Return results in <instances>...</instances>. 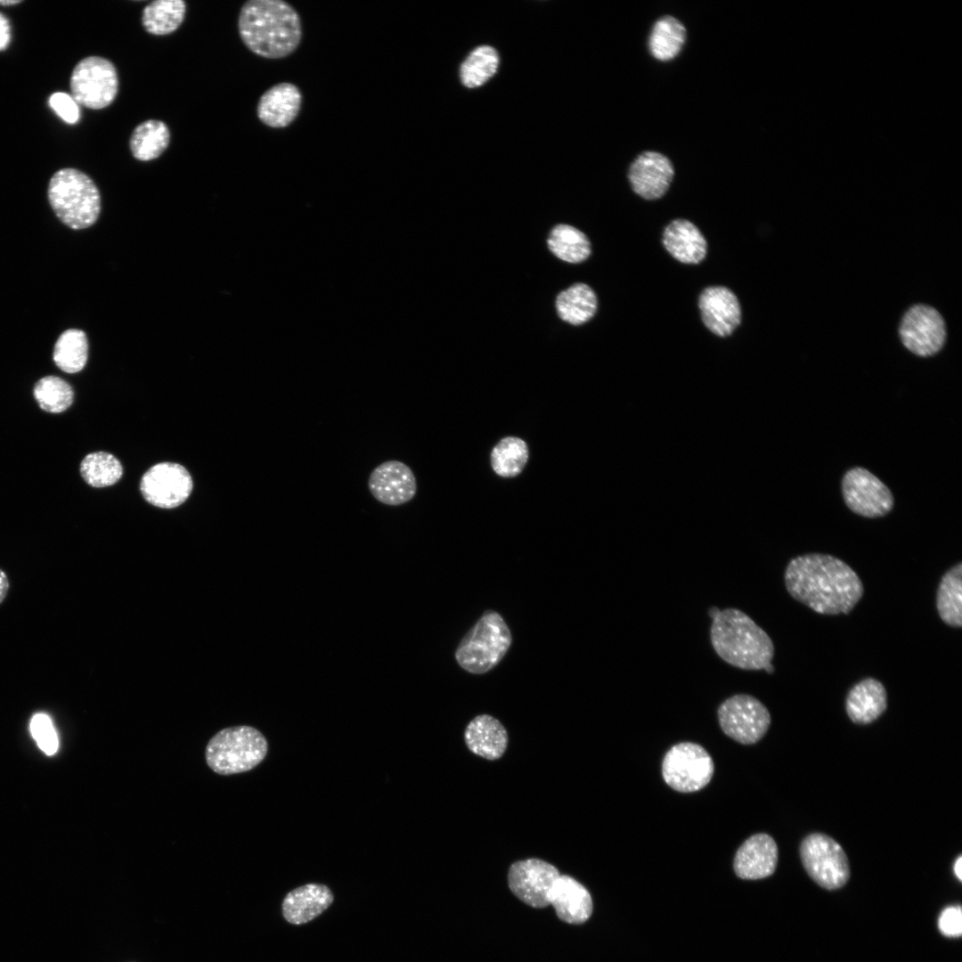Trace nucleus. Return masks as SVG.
<instances>
[{
  "instance_id": "nucleus-1",
  "label": "nucleus",
  "mask_w": 962,
  "mask_h": 962,
  "mask_svg": "<svg viewBox=\"0 0 962 962\" xmlns=\"http://www.w3.org/2000/svg\"><path fill=\"white\" fill-rule=\"evenodd\" d=\"M784 581L795 600L822 615L848 614L864 592L857 573L828 554L809 553L792 558Z\"/></svg>"
},
{
  "instance_id": "nucleus-2",
  "label": "nucleus",
  "mask_w": 962,
  "mask_h": 962,
  "mask_svg": "<svg viewBox=\"0 0 962 962\" xmlns=\"http://www.w3.org/2000/svg\"><path fill=\"white\" fill-rule=\"evenodd\" d=\"M238 31L245 46L265 59L291 55L303 36L298 11L283 0L245 2L238 17Z\"/></svg>"
},
{
  "instance_id": "nucleus-3",
  "label": "nucleus",
  "mask_w": 962,
  "mask_h": 962,
  "mask_svg": "<svg viewBox=\"0 0 962 962\" xmlns=\"http://www.w3.org/2000/svg\"><path fill=\"white\" fill-rule=\"evenodd\" d=\"M710 640L720 658L739 669H764L774 656V645L767 632L738 608H725L713 615Z\"/></svg>"
},
{
  "instance_id": "nucleus-4",
  "label": "nucleus",
  "mask_w": 962,
  "mask_h": 962,
  "mask_svg": "<svg viewBox=\"0 0 962 962\" xmlns=\"http://www.w3.org/2000/svg\"><path fill=\"white\" fill-rule=\"evenodd\" d=\"M47 196L56 216L73 230L92 226L100 216V191L92 178L78 169L56 171L50 179Z\"/></svg>"
},
{
  "instance_id": "nucleus-5",
  "label": "nucleus",
  "mask_w": 962,
  "mask_h": 962,
  "mask_svg": "<svg viewBox=\"0 0 962 962\" xmlns=\"http://www.w3.org/2000/svg\"><path fill=\"white\" fill-rule=\"evenodd\" d=\"M511 642V633L504 619L499 613L487 610L461 640L455 659L463 670L483 674L501 662Z\"/></svg>"
},
{
  "instance_id": "nucleus-6",
  "label": "nucleus",
  "mask_w": 962,
  "mask_h": 962,
  "mask_svg": "<svg viewBox=\"0 0 962 962\" xmlns=\"http://www.w3.org/2000/svg\"><path fill=\"white\" fill-rule=\"evenodd\" d=\"M268 746L263 734L249 726L225 728L208 741L206 762L220 775L245 772L258 765L265 757Z\"/></svg>"
},
{
  "instance_id": "nucleus-7",
  "label": "nucleus",
  "mask_w": 962,
  "mask_h": 962,
  "mask_svg": "<svg viewBox=\"0 0 962 962\" xmlns=\"http://www.w3.org/2000/svg\"><path fill=\"white\" fill-rule=\"evenodd\" d=\"M798 852L805 872L821 888L837 890L849 881L848 857L832 836L821 832L810 833L802 839Z\"/></svg>"
},
{
  "instance_id": "nucleus-8",
  "label": "nucleus",
  "mask_w": 962,
  "mask_h": 962,
  "mask_svg": "<svg viewBox=\"0 0 962 962\" xmlns=\"http://www.w3.org/2000/svg\"><path fill=\"white\" fill-rule=\"evenodd\" d=\"M661 771L663 779L671 788L680 793H692L709 784L714 764L710 754L699 744L681 742L665 753Z\"/></svg>"
},
{
  "instance_id": "nucleus-9",
  "label": "nucleus",
  "mask_w": 962,
  "mask_h": 962,
  "mask_svg": "<svg viewBox=\"0 0 962 962\" xmlns=\"http://www.w3.org/2000/svg\"><path fill=\"white\" fill-rule=\"evenodd\" d=\"M71 96L91 110L110 106L118 92V75L115 65L101 56H87L74 67L70 76Z\"/></svg>"
},
{
  "instance_id": "nucleus-10",
  "label": "nucleus",
  "mask_w": 962,
  "mask_h": 962,
  "mask_svg": "<svg viewBox=\"0 0 962 962\" xmlns=\"http://www.w3.org/2000/svg\"><path fill=\"white\" fill-rule=\"evenodd\" d=\"M717 717L723 733L742 745L760 741L771 723L768 708L748 694L726 698L718 707Z\"/></svg>"
},
{
  "instance_id": "nucleus-11",
  "label": "nucleus",
  "mask_w": 962,
  "mask_h": 962,
  "mask_svg": "<svg viewBox=\"0 0 962 962\" xmlns=\"http://www.w3.org/2000/svg\"><path fill=\"white\" fill-rule=\"evenodd\" d=\"M846 506L855 514L869 518L887 515L893 507L891 490L876 476L862 467L847 470L841 482Z\"/></svg>"
},
{
  "instance_id": "nucleus-12",
  "label": "nucleus",
  "mask_w": 962,
  "mask_h": 962,
  "mask_svg": "<svg viewBox=\"0 0 962 962\" xmlns=\"http://www.w3.org/2000/svg\"><path fill=\"white\" fill-rule=\"evenodd\" d=\"M900 338L914 355L926 357L937 354L946 341V326L941 314L932 306L916 305L903 315Z\"/></svg>"
},
{
  "instance_id": "nucleus-13",
  "label": "nucleus",
  "mask_w": 962,
  "mask_h": 962,
  "mask_svg": "<svg viewBox=\"0 0 962 962\" xmlns=\"http://www.w3.org/2000/svg\"><path fill=\"white\" fill-rule=\"evenodd\" d=\"M192 487L190 473L183 466L174 462H160L152 466L144 473L140 483L144 499L163 509L175 508L183 503Z\"/></svg>"
},
{
  "instance_id": "nucleus-14",
  "label": "nucleus",
  "mask_w": 962,
  "mask_h": 962,
  "mask_svg": "<svg viewBox=\"0 0 962 962\" xmlns=\"http://www.w3.org/2000/svg\"><path fill=\"white\" fill-rule=\"evenodd\" d=\"M560 876L552 864L530 858L513 862L508 871V885L511 893L521 901L533 908L549 905L550 889Z\"/></svg>"
},
{
  "instance_id": "nucleus-15",
  "label": "nucleus",
  "mask_w": 962,
  "mask_h": 962,
  "mask_svg": "<svg viewBox=\"0 0 962 962\" xmlns=\"http://www.w3.org/2000/svg\"><path fill=\"white\" fill-rule=\"evenodd\" d=\"M372 496L388 506L410 501L416 494L417 482L409 466L399 461H387L376 467L368 479Z\"/></svg>"
},
{
  "instance_id": "nucleus-16",
  "label": "nucleus",
  "mask_w": 962,
  "mask_h": 962,
  "mask_svg": "<svg viewBox=\"0 0 962 962\" xmlns=\"http://www.w3.org/2000/svg\"><path fill=\"white\" fill-rule=\"evenodd\" d=\"M674 175L670 159L656 151H644L632 163L628 178L633 192L645 200L661 198Z\"/></svg>"
},
{
  "instance_id": "nucleus-17",
  "label": "nucleus",
  "mask_w": 962,
  "mask_h": 962,
  "mask_svg": "<svg viewBox=\"0 0 962 962\" xmlns=\"http://www.w3.org/2000/svg\"><path fill=\"white\" fill-rule=\"evenodd\" d=\"M778 860L779 848L774 838L767 833H756L737 850L733 868L741 879L758 880L771 876Z\"/></svg>"
},
{
  "instance_id": "nucleus-18",
  "label": "nucleus",
  "mask_w": 962,
  "mask_h": 962,
  "mask_svg": "<svg viewBox=\"0 0 962 962\" xmlns=\"http://www.w3.org/2000/svg\"><path fill=\"white\" fill-rule=\"evenodd\" d=\"M698 307L705 327L714 335L727 337L741 322V307L737 296L728 288L713 286L699 296Z\"/></svg>"
},
{
  "instance_id": "nucleus-19",
  "label": "nucleus",
  "mask_w": 962,
  "mask_h": 962,
  "mask_svg": "<svg viewBox=\"0 0 962 962\" xmlns=\"http://www.w3.org/2000/svg\"><path fill=\"white\" fill-rule=\"evenodd\" d=\"M302 101V93L295 84L278 83L259 97L257 116L268 127L285 128L299 115Z\"/></svg>"
},
{
  "instance_id": "nucleus-20",
  "label": "nucleus",
  "mask_w": 962,
  "mask_h": 962,
  "mask_svg": "<svg viewBox=\"0 0 962 962\" xmlns=\"http://www.w3.org/2000/svg\"><path fill=\"white\" fill-rule=\"evenodd\" d=\"M557 917L568 924L580 925L592 913V900L589 891L574 877L560 875L554 882L549 895Z\"/></svg>"
},
{
  "instance_id": "nucleus-21",
  "label": "nucleus",
  "mask_w": 962,
  "mask_h": 962,
  "mask_svg": "<svg viewBox=\"0 0 962 962\" xmlns=\"http://www.w3.org/2000/svg\"><path fill=\"white\" fill-rule=\"evenodd\" d=\"M464 741L474 754L495 761L504 754L509 737L507 730L499 720L489 714H480L466 726Z\"/></svg>"
},
{
  "instance_id": "nucleus-22",
  "label": "nucleus",
  "mask_w": 962,
  "mask_h": 962,
  "mask_svg": "<svg viewBox=\"0 0 962 962\" xmlns=\"http://www.w3.org/2000/svg\"><path fill=\"white\" fill-rule=\"evenodd\" d=\"M887 708V692L875 678H865L853 685L845 698V712L857 725L876 721Z\"/></svg>"
},
{
  "instance_id": "nucleus-23",
  "label": "nucleus",
  "mask_w": 962,
  "mask_h": 962,
  "mask_svg": "<svg viewBox=\"0 0 962 962\" xmlns=\"http://www.w3.org/2000/svg\"><path fill=\"white\" fill-rule=\"evenodd\" d=\"M333 901L330 888L320 884H307L290 891L282 902V914L293 925L306 924L327 909Z\"/></svg>"
},
{
  "instance_id": "nucleus-24",
  "label": "nucleus",
  "mask_w": 962,
  "mask_h": 962,
  "mask_svg": "<svg viewBox=\"0 0 962 962\" xmlns=\"http://www.w3.org/2000/svg\"><path fill=\"white\" fill-rule=\"evenodd\" d=\"M663 244L665 249L683 264H698L707 251L706 240L699 229L690 221H672L664 230Z\"/></svg>"
},
{
  "instance_id": "nucleus-25",
  "label": "nucleus",
  "mask_w": 962,
  "mask_h": 962,
  "mask_svg": "<svg viewBox=\"0 0 962 962\" xmlns=\"http://www.w3.org/2000/svg\"><path fill=\"white\" fill-rule=\"evenodd\" d=\"M170 131L167 125L159 119H148L137 125L129 139L133 157L140 161L159 158L168 147Z\"/></svg>"
},
{
  "instance_id": "nucleus-26",
  "label": "nucleus",
  "mask_w": 962,
  "mask_h": 962,
  "mask_svg": "<svg viewBox=\"0 0 962 962\" xmlns=\"http://www.w3.org/2000/svg\"><path fill=\"white\" fill-rule=\"evenodd\" d=\"M598 299L591 288L584 283H576L561 291L556 299L558 316L565 322L580 325L593 317L597 311Z\"/></svg>"
},
{
  "instance_id": "nucleus-27",
  "label": "nucleus",
  "mask_w": 962,
  "mask_h": 962,
  "mask_svg": "<svg viewBox=\"0 0 962 962\" xmlns=\"http://www.w3.org/2000/svg\"><path fill=\"white\" fill-rule=\"evenodd\" d=\"M936 608L943 623L962 625V563L950 568L942 577L936 594Z\"/></svg>"
},
{
  "instance_id": "nucleus-28",
  "label": "nucleus",
  "mask_w": 962,
  "mask_h": 962,
  "mask_svg": "<svg viewBox=\"0 0 962 962\" xmlns=\"http://www.w3.org/2000/svg\"><path fill=\"white\" fill-rule=\"evenodd\" d=\"M185 12L186 4L183 0H155L143 8L142 25L151 35H168L181 26Z\"/></svg>"
},
{
  "instance_id": "nucleus-29",
  "label": "nucleus",
  "mask_w": 962,
  "mask_h": 962,
  "mask_svg": "<svg viewBox=\"0 0 962 962\" xmlns=\"http://www.w3.org/2000/svg\"><path fill=\"white\" fill-rule=\"evenodd\" d=\"M686 39V29L673 16H664L657 20L650 32L648 49L653 57L661 61H667L676 57Z\"/></svg>"
},
{
  "instance_id": "nucleus-30",
  "label": "nucleus",
  "mask_w": 962,
  "mask_h": 962,
  "mask_svg": "<svg viewBox=\"0 0 962 962\" xmlns=\"http://www.w3.org/2000/svg\"><path fill=\"white\" fill-rule=\"evenodd\" d=\"M547 242L556 257L568 263H581L591 255L590 240L583 232L571 225H556L550 231Z\"/></svg>"
},
{
  "instance_id": "nucleus-31",
  "label": "nucleus",
  "mask_w": 962,
  "mask_h": 962,
  "mask_svg": "<svg viewBox=\"0 0 962 962\" xmlns=\"http://www.w3.org/2000/svg\"><path fill=\"white\" fill-rule=\"evenodd\" d=\"M88 341L86 333L78 329H69L57 339L53 358L61 371L67 373L80 371L87 362Z\"/></svg>"
},
{
  "instance_id": "nucleus-32",
  "label": "nucleus",
  "mask_w": 962,
  "mask_h": 962,
  "mask_svg": "<svg viewBox=\"0 0 962 962\" xmlns=\"http://www.w3.org/2000/svg\"><path fill=\"white\" fill-rule=\"evenodd\" d=\"M526 443L517 436H506L501 439L491 452V466L501 477H514L519 475L528 461Z\"/></svg>"
},
{
  "instance_id": "nucleus-33",
  "label": "nucleus",
  "mask_w": 962,
  "mask_h": 962,
  "mask_svg": "<svg viewBox=\"0 0 962 962\" xmlns=\"http://www.w3.org/2000/svg\"><path fill=\"white\" fill-rule=\"evenodd\" d=\"M83 479L93 487H105L116 484L122 477L123 468L119 461L106 452L87 454L80 463Z\"/></svg>"
},
{
  "instance_id": "nucleus-34",
  "label": "nucleus",
  "mask_w": 962,
  "mask_h": 962,
  "mask_svg": "<svg viewBox=\"0 0 962 962\" xmlns=\"http://www.w3.org/2000/svg\"><path fill=\"white\" fill-rule=\"evenodd\" d=\"M499 56L494 48L482 45L473 50L461 67V78L467 87H477L497 71Z\"/></svg>"
},
{
  "instance_id": "nucleus-35",
  "label": "nucleus",
  "mask_w": 962,
  "mask_h": 962,
  "mask_svg": "<svg viewBox=\"0 0 962 962\" xmlns=\"http://www.w3.org/2000/svg\"><path fill=\"white\" fill-rule=\"evenodd\" d=\"M34 396L40 408L51 413L66 411L73 403L74 392L71 386L57 376H45L34 387Z\"/></svg>"
},
{
  "instance_id": "nucleus-36",
  "label": "nucleus",
  "mask_w": 962,
  "mask_h": 962,
  "mask_svg": "<svg viewBox=\"0 0 962 962\" xmlns=\"http://www.w3.org/2000/svg\"><path fill=\"white\" fill-rule=\"evenodd\" d=\"M30 732L39 748L47 755L54 754L59 747L58 735L51 718L44 713L35 714L30 722Z\"/></svg>"
},
{
  "instance_id": "nucleus-37",
  "label": "nucleus",
  "mask_w": 962,
  "mask_h": 962,
  "mask_svg": "<svg viewBox=\"0 0 962 962\" xmlns=\"http://www.w3.org/2000/svg\"><path fill=\"white\" fill-rule=\"evenodd\" d=\"M51 108L68 124H76L80 118L79 105L71 96L64 92H56L49 98Z\"/></svg>"
},
{
  "instance_id": "nucleus-38",
  "label": "nucleus",
  "mask_w": 962,
  "mask_h": 962,
  "mask_svg": "<svg viewBox=\"0 0 962 962\" xmlns=\"http://www.w3.org/2000/svg\"><path fill=\"white\" fill-rule=\"evenodd\" d=\"M938 927L948 937H958L962 933V910L960 906H950L942 910Z\"/></svg>"
},
{
  "instance_id": "nucleus-39",
  "label": "nucleus",
  "mask_w": 962,
  "mask_h": 962,
  "mask_svg": "<svg viewBox=\"0 0 962 962\" xmlns=\"http://www.w3.org/2000/svg\"><path fill=\"white\" fill-rule=\"evenodd\" d=\"M11 28L8 20L0 12V51L5 49L10 42Z\"/></svg>"
},
{
  "instance_id": "nucleus-40",
  "label": "nucleus",
  "mask_w": 962,
  "mask_h": 962,
  "mask_svg": "<svg viewBox=\"0 0 962 962\" xmlns=\"http://www.w3.org/2000/svg\"><path fill=\"white\" fill-rule=\"evenodd\" d=\"M10 589V582L6 573L0 568V605L6 598Z\"/></svg>"
},
{
  "instance_id": "nucleus-41",
  "label": "nucleus",
  "mask_w": 962,
  "mask_h": 962,
  "mask_svg": "<svg viewBox=\"0 0 962 962\" xmlns=\"http://www.w3.org/2000/svg\"><path fill=\"white\" fill-rule=\"evenodd\" d=\"M954 873L959 881H962V856L959 855L953 865Z\"/></svg>"
},
{
  "instance_id": "nucleus-42",
  "label": "nucleus",
  "mask_w": 962,
  "mask_h": 962,
  "mask_svg": "<svg viewBox=\"0 0 962 962\" xmlns=\"http://www.w3.org/2000/svg\"><path fill=\"white\" fill-rule=\"evenodd\" d=\"M20 3V0H0L1 5H13Z\"/></svg>"
}]
</instances>
